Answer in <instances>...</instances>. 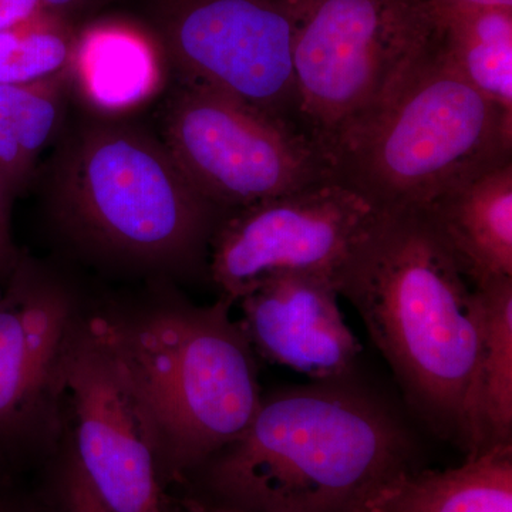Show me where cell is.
I'll return each instance as SVG.
<instances>
[{
  "label": "cell",
  "instance_id": "6da1fadb",
  "mask_svg": "<svg viewBox=\"0 0 512 512\" xmlns=\"http://www.w3.org/2000/svg\"><path fill=\"white\" fill-rule=\"evenodd\" d=\"M336 286L407 402L436 434L476 454L480 295L426 210L382 211Z\"/></svg>",
  "mask_w": 512,
  "mask_h": 512
},
{
  "label": "cell",
  "instance_id": "7a4b0ae2",
  "mask_svg": "<svg viewBox=\"0 0 512 512\" xmlns=\"http://www.w3.org/2000/svg\"><path fill=\"white\" fill-rule=\"evenodd\" d=\"M215 456L212 491L245 512H355L414 468L403 424L349 377L262 399L248 429Z\"/></svg>",
  "mask_w": 512,
  "mask_h": 512
},
{
  "label": "cell",
  "instance_id": "3957f363",
  "mask_svg": "<svg viewBox=\"0 0 512 512\" xmlns=\"http://www.w3.org/2000/svg\"><path fill=\"white\" fill-rule=\"evenodd\" d=\"M231 305L221 296L210 308L87 326L136 400L157 464L170 471L197 466L234 443L264 399L254 350L229 319Z\"/></svg>",
  "mask_w": 512,
  "mask_h": 512
},
{
  "label": "cell",
  "instance_id": "277c9868",
  "mask_svg": "<svg viewBox=\"0 0 512 512\" xmlns=\"http://www.w3.org/2000/svg\"><path fill=\"white\" fill-rule=\"evenodd\" d=\"M512 161V111L448 59L439 30L379 110L333 156V178L379 211L423 210Z\"/></svg>",
  "mask_w": 512,
  "mask_h": 512
},
{
  "label": "cell",
  "instance_id": "5b68a950",
  "mask_svg": "<svg viewBox=\"0 0 512 512\" xmlns=\"http://www.w3.org/2000/svg\"><path fill=\"white\" fill-rule=\"evenodd\" d=\"M52 194L73 232L140 262L190 261L224 217L165 144L113 121L84 124L66 141L56 158Z\"/></svg>",
  "mask_w": 512,
  "mask_h": 512
},
{
  "label": "cell",
  "instance_id": "8992f818",
  "mask_svg": "<svg viewBox=\"0 0 512 512\" xmlns=\"http://www.w3.org/2000/svg\"><path fill=\"white\" fill-rule=\"evenodd\" d=\"M436 36L434 0H299L293 43L298 126L330 164Z\"/></svg>",
  "mask_w": 512,
  "mask_h": 512
},
{
  "label": "cell",
  "instance_id": "52a82bcc",
  "mask_svg": "<svg viewBox=\"0 0 512 512\" xmlns=\"http://www.w3.org/2000/svg\"><path fill=\"white\" fill-rule=\"evenodd\" d=\"M164 144L222 215L335 181L328 157L298 127L208 87L180 84Z\"/></svg>",
  "mask_w": 512,
  "mask_h": 512
},
{
  "label": "cell",
  "instance_id": "ba28073f",
  "mask_svg": "<svg viewBox=\"0 0 512 512\" xmlns=\"http://www.w3.org/2000/svg\"><path fill=\"white\" fill-rule=\"evenodd\" d=\"M298 9L299 0H151L148 20L180 84L228 94L299 128Z\"/></svg>",
  "mask_w": 512,
  "mask_h": 512
},
{
  "label": "cell",
  "instance_id": "9c48e42d",
  "mask_svg": "<svg viewBox=\"0 0 512 512\" xmlns=\"http://www.w3.org/2000/svg\"><path fill=\"white\" fill-rule=\"evenodd\" d=\"M380 214L338 181L229 212L212 234V279L232 303L282 272L325 275L336 284Z\"/></svg>",
  "mask_w": 512,
  "mask_h": 512
},
{
  "label": "cell",
  "instance_id": "30bf717a",
  "mask_svg": "<svg viewBox=\"0 0 512 512\" xmlns=\"http://www.w3.org/2000/svg\"><path fill=\"white\" fill-rule=\"evenodd\" d=\"M62 387L72 396L80 468L111 512H167L156 446L109 353L84 330L70 342Z\"/></svg>",
  "mask_w": 512,
  "mask_h": 512
},
{
  "label": "cell",
  "instance_id": "8fae6325",
  "mask_svg": "<svg viewBox=\"0 0 512 512\" xmlns=\"http://www.w3.org/2000/svg\"><path fill=\"white\" fill-rule=\"evenodd\" d=\"M329 276L282 272L262 279L241 299L238 325L254 353L312 380L352 375L362 345L340 311Z\"/></svg>",
  "mask_w": 512,
  "mask_h": 512
},
{
  "label": "cell",
  "instance_id": "7c38bea8",
  "mask_svg": "<svg viewBox=\"0 0 512 512\" xmlns=\"http://www.w3.org/2000/svg\"><path fill=\"white\" fill-rule=\"evenodd\" d=\"M474 286L512 278V161L423 208Z\"/></svg>",
  "mask_w": 512,
  "mask_h": 512
},
{
  "label": "cell",
  "instance_id": "4fadbf2b",
  "mask_svg": "<svg viewBox=\"0 0 512 512\" xmlns=\"http://www.w3.org/2000/svg\"><path fill=\"white\" fill-rule=\"evenodd\" d=\"M66 309L55 296L0 301V424L32 409L59 383L67 349Z\"/></svg>",
  "mask_w": 512,
  "mask_h": 512
},
{
  "label": "cell",
  "instance_id": "5bb4252c",
  "mask_svg": "<svg viewBox=\"0 0 512 512\" xmlns=\"http://www.w3.org/2000/svg\"><path fill=\"white\" fill-rule=\"evenodd\" d=\"M369 505L383 512H512V444L447 470L406 471Z\"/></svg>",
  "mask_w": 512,
  "mask_h": 512
},
{
  "label": "cell",
  "instance_id": "9a60e30c",
  "mask_svg": "<svg viewBox=\"0 0 512 512\" xmlns=\"http://www.w3.org/2000/svg\"><path fill=\"white\" fill-rule=\"evenodd\" d=\"M441 47L488 99L512 111V6L434 0Z\"/></svg>",
  "mask_w": 512,
  "mask_h": 512
},
{
  "label": "cell",
  "instance_id": "2e32d148",
  "mask_svg": "<svg viewBox=\"0 0 512 512\" xmlns=\"http://www.w3.org/2000/svg\"><path fill=\"white\" fill-rule=\"evenodd\" d=\"M72 79L69 67L35 83L0 84V207L8 214L59 126Z\"/></svg>",
  "mask_w": 512,
  "mask_h": 512
},
{
  "label": "cell",
  "instance_id": "e0dca14e",
  "mask_svg": "<svg viewBox=\"0 0 512 512\" xmlns=\"http://www.w3.org/2000/svg\"><path fill=\"white\" fill-rule=\"evenodd\" d=\"M156 43L126 23L107 22L77 37L73 76L96 106L119 110L136 104L156 84Z\"/></svg>",
  "mask_w": 512,
  "mask_h": 512
},
{
  "label": "cell",
  "instance_id": "ac0fdd59",
  "mask_svg": "<svg viewBox=\"0 0 512 512\" xmlns=\"http://www.w3.org/2000/svg\"><path fill=\"white\" fill-rule=\"evenodd\" d=\"M476 288L483 312L474 404L478 454L512 444V278Z\"/></svg>",
  "mask_w": 512,
  "mask_h": 512
},
{
  "label": "cell",
  "instance_id": "d6986e66",
  "mask_svg": "<svg viewBox=\"0 0 512 512\" xmlns=\"http://www.w3.org/2000/svg\"><path fill=\"white\" fill-rule=\"evenodd\" d=\"M72 22L45 12L0 32V84H29L72 67Z\"/></svg>",
  "mask_w": 512,
  "mask_h": 512
},
{
  "label": "cell",
  "instance_id": "ffe728a7",
  "mask_svg": "<svg viewBox=\"0 0 512 512\" xmlns=\"http://www.w3.org/2000/svg\"><path fill=\"white\" fill-rule=\"evenodd\" d=\"M63 504L64 512H111L77 463L64 484Z\"/></svg>",
  "mask_w": 512,
  "mask_h": 512
},
{
  "label": "cell",
  "instance_id": "44dd1931",
  "mask_svg": "<svg viewBox=\"0 0 512 512\" xmlns=\"http://www.w3.org/2000/svg\"><path fill=\"white\" fill-rule=\"evenodd\" d=\"M42 12V0H0V32Z\"/></svg>",
  "mask_w": 512,
  "mask_h": 512
},
{
  "label": "cell",
  "instance_id": "7402d4cb",
  "mask_svg": "<svg viewBox=\"0 0 512 512\" xmlns=\"http://www.w3.org/2000/svg\"><path fill=\"white\" fill-rule=\"evenodd\" d=\"M42 3L47 12L72 22L73 16L89 8L94 0H42Z\"/></svg>",
  "mask_w": 512,
  "mask_h": 512
},
{
  "label": "cell",
  "instance_id": "603a6c76",
  "mask_svg": "<svg viewBox=\"0 0 512 512\" xmlns=\"http://www.w3.org/2000/svg\"><path fill=\"white\" fill-rule=\"evenodd\" d=\"M13 261V247L9 235V214L0 207V272Z\"/></svg>",
  "mask_w": 512,
  "mask_h": 512
},
{
  "label": "cell",
  "instance_id": "cb8c5ba5",
  "mask_svg": "<svg viewBox=\"0 0 512 512\" xmlns=\"http://www.w3.org/2000/svg\"><path fill=\"white\" fill-rule=\"evenodd\" d=\"M188 512H245L237 510V508L225 507V505H201L192 504L188 508Z\"/></svg>",
  "mask_w": 512,
  "mask_h": 512
},
{
  "label": "cell",
  "instance_id": "d4e9b609",
  "mask_svg": "<svg viewBox=\"0 0 512 512\" xmlns=\"http://www.w3.org/2000/svg\"><path fill=\"white\" fill-rule=\"evenodd\" d=\"M470 2L485 3V5L512 6V0H470Z\"/></svg>",
  "mask_w": 512,
  "mask_h": 512
},
{
  "label": "cell",
  "instance_id": "484cf974",
  "mask_svg": "<svg viewBox=\"0 0 512 512\" xmlns=\"http://www.w3.org/2000/svg\"><path fill=\"white\" fill-rule=\"evenodd\" d=\"M355 512H383V511H380L379 508L373 507V505H366V507L360 508V510H357Z\"/></svg>",
  "mask_w": 512,
  "mask_h": 512
},
{
  "label": "cell",
  "instance_id": "4316f807",
  "mask_svg": "<svg viewBox=\"0 0 512 512\" xmlns=\"http://www.w3.org/2000/svg\"><path fill=\"white\" fill-rule=\"evenodd\" d=\"M0 301H2V296H0Z\"/></svg>",
  "mask_w": 512,
  "mask_h": 512
}]
</instances>
